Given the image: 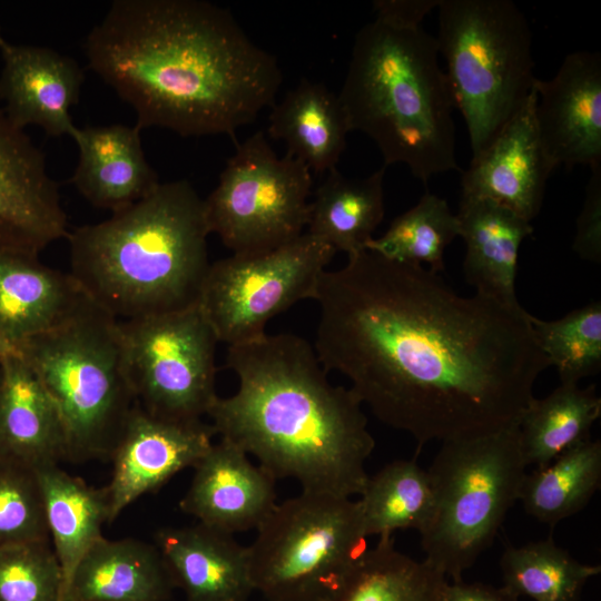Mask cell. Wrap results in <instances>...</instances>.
<instances>
[{"instance_id": "1", "label": "cell", "mask_w": 601, "mask_h": 601, "mask_svg": "<svg viewBox=\"0 0 601 601\" xmlns=\"http://www.w3.org/2000/svg\"><path fill=\"white\" fill-rule=\"evenodd\" d=\"M314 300L323 367L420 446L519 424L550 366L523 307L461 296L439 273L368 249L326 269Z\"/></svg>"}, {"instance_id": "2", "label": "cell", "mask_w": 601, "mask_h": 601, "mask_svg": "<svg viewBox=\"0 0 601 601\" xmlns=\"http://www.w3.org/2000/svg\"><path fill=\"white\" fill-rule=\"evenodd\" d=\"M85 52L138 129L183 137L234 136L276 102L283 80L277 59L203 0H115Z\"/></svg>"}, {"instance_id": "3", "label": "cell", "mask_w": 601, "mask_h": 601, "mask_svg": "<svg viewBox=\"0 0 601 601\" xmlns=\"http://www.w3.org/2000/svg\"><path fill=\"white\" fill-rule=\"evenodd\" d=\"M226 366L238 388L217 397L211 426L274 480L302 491L361 495L375 447L358 396L329 382L314 346L290 333L228 346Z\"/></svg>"}, {"instance_id": "4", "label": "cell", "mask_w": 601, "mask_h": 601, "mask_svg": "<svg viewBox=\"0 0 601 601\" xmlns=\"http://www.w3.org/2000/svg\"><path fill=\"white\" fill-rule=\"evenodd\" d=\"M204 199L185 179L159 183L104 221L69 233L70 275L119 321L197 305L210 267Z\"/></svg>"}, {"instance_id": "5", "label": "cell", "mask_w": 601, "mask_h": 601, "mask_svg": "<svg viewBox=\"0 0 601 601\" xmlns=\"http://www.w3.org/2000/svg\"><path fill=\"white\" fill-rule=\"evenodd\" d=\"M436 38L421 24L375 14L356 33L338 97L351 131L371 138L387 167L424 184L459 170L455 108Z\"/></svg>"}, {"instance_id": "6", "label": "cell", "mask_w": 601, "mask_h": 601, "mask_svg": "<svg viewBox=\"0 0 601 601\" xmlns=\"http://www.w3.org/2000/svg\"><path fill=\"white\" fill-rule=\"evenodd\" d=\"M59 414L66 460L109 459L137 401L119 319L89 298L59 326L17 347Z\"/></svg>"}, {"instance_id": "7", "label": "cell", "mask_w": 601, "mask_h": 601, "mask_svg": "<svg viewBox=\"0 0 601 601\" xmlns=\"http://www.w3.org/2000/svg\"><path fill=\"white\" fill-rule=\"evenodd\" d=\"M437 9L439 52L474 159L533 91L532 33L511 0H440Z\"/></svg>"}, {"instance_id": "8", "label": "cell", "mask_w": 601, "mask_h": 601, "mask_svg": "<svg viewBox=\"0 0 601 601\" xmlns=\"http://www.w3.org/2000/svg\"><path fill=\"white\" fill-rule=\"evenodd\" d=\"M525 469L519 424L444 442L426 470L433 505L418 532L424 561L453 582L463 580L519 500Z\"/></svg>"}, {"instance_id": "9", "label": "cell", "mask_w": 601, "mask_h": 601, "mask_svg": "<svg viewBox=\"0 0 601 601\" xmlns=\"http://www.w3.org/2000/svg\"><path fill=\"white\" fill-rule=\"evenodd\" d=\"M247 549L266 601H325L368 546L357 500L302 491L275 505Z\"/></svg>"}, {"instance_id": "10", "label": "cell", "mask_w": 601, "mask_h": 601, "mask_svg": "<svg viewBox=\"0 0 601 601\" xmlns=\"http://www.w3.org/2000/svg\"><path fill=\"white\" fill-rule=\"evenodd\" d=\"M312 183L304 162L278 156L257 131L236 146L204 199L209 231L236 255L286 245L307 226Z\"/></svg>"}, {"instance_id": "11", "label": "cell", "mask_w": 601, "mask_h": 601, "mask_svg": "<svg viewBox=\"0 0 601 601\" xmlns=\"http://www.w3.org/2000/svg\"><path fill=\"white\" fill-rule=\"evenodd\" d=\"M119 329L137 404L162 420L201 421L218 397L215 353L219 341L198 305L119 321Z\"/></svg>"}, {"instance_id": "12", "label": "cell", "mask_w": 601, "mask_h": 601, "mask_svg": "<svg viewBox=\"0 0 601 601\" xmlns=\"http://www.w3.org/2000/svg\"><path fill=\"white\" fill-rule=\"evenodd\" d=\"M335 253L304 233L268 252L233 254L210 264L197 305L219 342L231 346L257 339L272 318L300 300H314Z\"/></svg>"}, {"instance_id": "13", "label": "cell", "mask_w": 601, "mask_h": 601, "mask_svg": "<svg viewBox=\"0 0 601 601\" xmlns=\"http://www.w3.org/2000/svg\"><path fill=\"white\" fill-rule=\"evenodd\" d=\"M68 234L43 152L0 108V254L38 257Z\"/></svg>"}, {"instance_id": "14", "label": "cell", "mask_w": 601, "mask_h": 601, "mask_svg": "<svg viewBox=\"0 0 601 601\" xmlns=\"http://www.w3.org/2000/svg\"><path fill=\"white\" fill-rule=\"evenodd\" d=\"M215 434L203 421L162 420L136 404L109 456L112 475L105 486L109 523L141 495L193 467L211 446Z\"/></svg>"}, {"instance_id": "15", "label": "cell", "mask_w": 601, "mask_h": 601, "mask_svg": "<svg viewBox=\"0 0 601 601\" xmlns=\"http://www.w3.org/2000/svg\"><path fill=\"white\" fill-rule=\"evenodd\" d=\"M540 140L555 167L601 166V56L569 53L553 78L534 83Z\"/></svg>"}, {"instance_id": "16", "label": "cell", "mask_w": 601, "mask_h": 601, "mask_svg": "<svg viewBox=\"0 0 601 601\" xmlns=\"http://www.w3.org/2000/svg\"><path fill=\"white\" fill-rule=\"evenodd\" d=\"M536 92L462 174V197L497 203L530 221L540 213L546 180L555 166L540 140Z\"/></svg>"}, {"instance_id": "17", "label": "cell", "mask_w": 601, "mask_h": 601, "mask_svg": "<svg viewBox=\"0 0 601 601\" xmlns=\"http://www.w3.org/2000/svg\"><path fill=\"white\" fill-rule=\"evenodd\" d=\"M193 467L179 509L203 525L231 535L257 530L277 504L276 480L226 439L213 443Z\"/></svg>"}, {"instance_id": "18", "label": "cell", "mask_w": 601, "mask_h": 601, "mask_svg": "<svg viewBox=\"0 0 601 601\" xmlns=\"http://www.w3.org/2000/svg\"><path fill=\"white\" fill-rule=\"evenodd\" d=\"M0 52V99L10 121L20 129L37 125L49 136L72 137L77 127L70 109L78 102L83 81L78 62L50 48L6 40Z\"/></svg>"}, {"instance_id": "19", "label": "cell", "mask_w": 601, "mask_h": 601, "mask_svg": "<svg viewBox=\"0 0 601 601\" xmlns=\"http://www.w3.org/2000/svg\"><path fill=\"white\" fill-rule=\"evenodd\" d=\"M175 588L187 601H247L254 591L248 549L200 523L155 534Z\"/></svg>"}, {"instance_id": "20", "label": "cell", "mask_w": 601, "mask_h": 601, "mask_svg": "<svg viewBox=\"0 0 601 601\" xmlns=\"http://www.w3.org/2000/svg\"><path fill=\"white\" fill-rule=\"evenodd\" d=\"M136 126L120 124L76 129L79 160L71 177L95 207L119 211L148 195L158 176L146 159Z\"/></svg>"}, {"instance_id": "21", "label": "cell", "mask_w": 601, "mask_h": 601, "mask_svg": "<svg viewBox=\"0 0 601 601\" xmlns=\"http://www.w3.org/2000/svg\"><path fill=\"white\" fill-rule=\"evenodd\" d=\"M87 299L69 273L0 254V336L13 347L59 326Z\"/></svg>"}, {"instance_id": "22", "label": "cell", "mask_w": 601, "mask_h": 601, "mask_svg": "<svg viewBox=\"0 0 601 601\" xmlns=\"http://www.w3.org/2000/svg\"><path fill=\"white\" fill-rule=\"evenodd\" d=\"M466 245L463 272L477 294L520 309L515 294L519 249L530 221L490 199L462 197L456 214Z\"/></svg>"}, {"instance_id": "23", "label": "cell", "mask_w": 601, "mask_h": 601, "mask_svg": "<svg viewBox=\"0 0 601 601\" xmlns=\"http://www.w3.org/2000/svg\"><path fill=\"white\" fill-rule=\"evenodd\" d=\"M0 454L36 469L66 460L59 414L30 366L19 356L1 358Z\"/></svg>"}, {"instance_id": "24", "label": "cell", "mask_w": 601, "mask_h": 601, "mask_svg": "<svg viewBox=\"0 0 601 601\" xmlns=\"http://www.w3.org/2000/svg\"><path fill=\"white\" fill-rule=\"evenodd\" d=\"M174 588L155 543L102 536L78 564L65 601H167Z\"/></svg>"}, {"instance_id": "25", "label": "cell", "mask_w": 601, "mask_h": 601, "mask_svg": "<svg viewBox=\"0 0 601 601\" xmlns=\"http://www.w3.org/2000/svg\"><path fill=\"white\" fill-rule=\"evenodd\" d=\"M351 131L338 93L322 82L302 79L270 107L267 132L313 174L336 169Z\"/></svg>"}, {"instance_id": "26", "label": "cell", "mask_w": 601, "mask_h": 601, "mask_svg": "<svg viewBox=\"0 0 601 601\" xmlns=\"http://www.w3.org/2000/svg\"><path fill=\"white\" fill-rule=\"evenodd\" d=\"M49 539L62 574L65 601L71 578L87 552L104 536L109 523L105 487L96 489L59 465L37 469Z\"/></svg>"}, {"instance_id": "27", "label": "cell", "mask_w": 601, "mask_h": 601, "mask_svg": "<svg viewBox=\"0 0 601 601\" xmlns=\"http://www.w3.org/2000/svg\"><path fill=\"white\" fill-rule=\"evenodd\" d=\"M386 167L365 178H349L337 168L309 201L307 231L347 256L366 249L385 214L384 175Z\"/></svg>"}, {"instance_id": "28", "label": "cell", "mask_w": 601, "mask_h": 601, "mask_svg": "<svg viewBox=\"0 0 601 601\" xmlns=\"http://www.w3.org/2000/svg\"><path fill=\"white\" fill-rule=\"evenodd\" d=\"M446 577L381 536L348 569L325 601H441Z\"/></svg>"}, {"instance_id": "29", "label": "cell", "mask_w": 601, "mask_h": 601, "mask_svg": "<svg viewBox=\"0 0 601 601\" xmlns=\"http://www.w3.org/2000/svg\"><path fill=\"white\" fill-rule=\"evenodd\" d=\"M601 415L595 386L561 383L544 398H532L519 421L520 445L526 466L543 467L590 440Z\"/></svg>"}, {"instance_id": "30", "label": "cell", "mask_w": 601, "mask_h": 601, "mask_svg": "<svg viewBox=\"0 0 601 601\" xmlns=\"http://www.w3.org/2000/svg\"><path fill=\"white\" fill-rule=\"evenodd\" d=\"M601 486V442L587 440L543 467L525 473L519 494L524 511L556 525L581 511Z\"/></svg>"}, {"instance_id": "31", "label": "cell", "mask_w": 601, "mask_h": 601, "mask_svg": "<svg viewBox=\"0 0 601 601\" xmlns=\"http://www.w3.org/2000/svg\"><path fill=\"white\" fill-rule=\"evenodd\" d=\"M366 536H392L397 530L418 532L433 505L427 471L415 460H396L367 479L357 500Z\"/></svg>"}, {"instance_id": "32", "label": "cell", "mask_w": 601, "mask_h": 601, "mask_svg": "<svg viewBox=\"0 0 601 601\" xmlns=\"http://www.w3.org/2000/svg\"><path fill=\"white\" fill-rule=\"evenodd\" d=\"M503 588L534 601H579L587 582L600 565L583 564L553 539L506 546L500 559Z\"/></svg>"}, {"instance_id": "33", "label": "cell", "mask_w": 601, "mask_h": 601, "mask_svg": "<svg viewBox=\"0 0 601 601\" xmlns=\"http://www.w3.org/2000/svg\"><path fill=\"white\" fill-rule=\"evenodd\" d=\"M460 235V226L447 201L426 193L418 203L397 216L387 230L377 238H372L366 249L385 258L422 265H430V270H444V252Z\"/></svg>"}, {"instance_id": "34", "label": "cell", "mask_w": 601, "mask_h": 601, "mask_svg": "<svg viewBox=\"0 0 601 601\" xmlns=\"http://www.w3.org/2000/svg\"><path fill=\"white\" fill-rule=\"evenodd\" d=\"M532 332L561 383L579 384L601 368V302L594 300L556 321L531 315Z\"/></svg>"}, {"instance_id": "35", "label": "cell", "mask_w": 601, "mask_h": 601, "mask_svg": "<svg viewBox=\"0 0 601 601\" xmlns=\"http://www.w3.org/2000/svg\"><path fill=\"white\" fill-rule=\"evenodd\" d=\"M50 541L37 469L0 454V548Z\"/></svg>"}, {"instance_id": "36", "label": "cell", "mask_w": 601, "mask_h": 601, "mask_svg": "<svg viewBox=\"0 0 601 601\" xmlns=\"http://www.w3.org/2000/svg\"><path fill=\"white\" fill-rule=\"evenodd\" d=\"M49 542L0 548V601H61L62 574Z\"/></svg>"}, {"instance_id": "37", "label": "cell", "mask_w": 601, "mask_h": 601, "mask_svg": "<svg viewBox=\"0 0 601 601\" xmlns=\"http://www.w3.org/2000/svg\"><path fill=\"white\" fill-rule=\"evenodd\" d=\"M587 184L572 248L579 257L601 262V166L594 167Z\"/></svg>"}, {"instance_id": "38", "label": "cell", "mask_w": 601, "mask_h": 601, "mask_svg": "<svg viewBox=\"0 0 601 601\" xmlns=\"http://www.w3.org/2000/svg\"><path fill=\"white\" fill-rule=\"evenodd\" d=\"M440 0H376L375 14L400 22L421 24L424 17L437 8Z\"/></svg>"}, {"instance_id": "39", "label": "cell", "mask_w": 601, "mask_h": 601, "mask_svg": "<svg viewBox=\"0 0 601 601\" xmlns=\"http://www.w3.org/2000/svg\"><path fill=\"white\" fill-rule=\"evenodd\" d=\"M519 598L508 590L475 582L466 583L463 580L445 585L441 601H518Z\"/></svg>"}, {"instance_id": "40", "label": "cell", "mask_w": 601, "mask_h": 601, "mask_svg": "<svg viewBox=\"0 0 601 601\" xmlns=\"http://www.w3.org/2000/svg\"><path fill=\"white\" fill-rule=\"evenodd\" d=\"M9 355H19L16 347L9 344L6 339L0 336V357Z\"/></svg>"}, {"instance_id": "41", "label": "cell", "mask_w": 601, "mask_h": 601, "mask_svg": "<svg viewBox=\"0 0 601 601\" xmlns=\"http://www.w3.org/2000/svg\"><path fill=\"white\" fill-rule=\"evenodd\" d=\"M1 358H2V357H0V381H1V374H2V368H1Z\"/></svg>"}, {"instance_id": "42", "label": "cell", "mask_w": 601, "mask_h": 601, "mask_svg": "<svg viewBox=\"0 0 601 601\" xmlns=\"http://www.w3.org/2000/svg\"><path fill=\"white\" fill-rule=\"evenodd\" d=\"M4 41L3 37L1 36V32H0V45Z\"/></svg>"}]
</instances>
